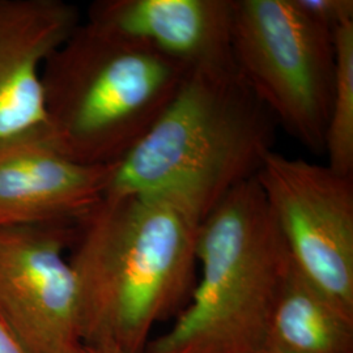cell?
I'll return each mask as SVG.
<instances>
[{
  "mask_svg": "<svg viewBox=\"0 0 353 353\" xmlns=\"http://www.w3.org/2000/svg\"><path fill=\"white\" fill-rule=\"evenodd\" d=\"M76 223L0 229V325L24 353H83L79 292L65 250Z\"/></svg>",
  "mask_w": 353,
  "mask_h": 353,
  "instance_id": "52a82bcc",
  "label": "cell"
},
{
  "mask_svg": "<svg viewBox=\"0 0 353 353\" xmlns=\"http://www.w3.org/2000/svg\"><path fill=\"white\" fill-rule=\"evenodd\" d=\"M261 353H353V313L316 288L292 262Z\"/></svg>",
  "mask_w": 353,
  "mask_h": 353,
  "instance_id": "8fae6325",
  "label": "cell"
},
{
  "mask_svg": "<svg viewBox=\"0 0 353 353\" xmlns=\"http://www.w3.org/2000/svg\"><path fill=\"white\" fill-rule=\"evenodd\" d=\"M335 84L325 153L332 170L353 176V21L334 32Z\"/></svg>",
  "mask_w": 353,
  "mask_h": 353,
  "instance_id": "7c38bea8",
  "label": "cell"
},
{
  "mask_svg": "<svg viewBox=\"0 0 353 353\" xmlns=\"http://www.w3.org/2000/svg\"><path fill=\"white\" fill-rule=\"evenodd\" d=\"M79 24L62 0H0V144L45 134L42 68Z\"/></svg>",
  "mask_w": 353,
  "mask_h": 353,
  "instance_id": "9c48e42d",
  "label": "cell"
},
{
  "mask_svg": "<svg viewBox=\"0 0 353 353\" xmlns=\"http://www.w3.org/2000/svg\"><path fill=\"white\" fill-rule=\"evenodd\" d=\"M83 353H122L115 352V351H106V350H97V348H89V347H84Z\"/></svg>",
  "mask_w": 353,
  "mask_h": 353,
  "instance_id": "9a60e30c",
  "label": "cell"
},
{
  "mask_svg": "<svg viewBox=\"0 0 353 353\" xmlns=\"http://www.w3.org/2000/svg\"><path fill=\"white\" fill-rule=\"evenodd\" d=\"M214 204L195 185L106 194L75 224L68 261L84 347L144 353L191 296L196 241Z\"/></svg>",
  "mask_w": 353,
  "mask_h": 353,
  "instance_id": "6da1fadb",
  "label": "cell"
},
{
  "mask_svg": "<svg viewBox=\"0 0 353 353\" xmlns=\"http://www.w3.org/2000/svg\"><path fill=\"white\" fill-rule=\"evenodd\" d=\"M290 3L307 20L331 33L353 21L352 0H290Z\"/></svg>",
  "mask_w": 353,
  "mask_h": 353,
  "instance_id": "4fadbf2b",
  "label": "cell"
},
{
  "mask_svg": "<svg viewBox=\"0 0 353 353\" xmlns=\"http://www.w3.org/2000/svg\"><path fill=\"white\" fill-rule=\"evenodd\" d=\"M114 165H84L45 134L0 144V229L76 223L106 194Z\"/></svg>",
  "mask_w": 353,
  "mask_h": 353,
  "instance_id": "ba28073f",
  "label": "cell"
},
{
  "mask_svg": "<svg viewBox=\"0 0 353 353\" xmlns=\"http://www.w3.org/2000/svg\"><path fill=\"white\" fill-rule=\"evenodd\" d=\"M255 178L293 265L353 313V176L271 151Z\"/></svg>",
  "mask_w": 353,
  "mask_h": 353,
  "instance_id": "8992f818",
  "label": "cell"
},
{
  "mask_svg": "<svg viewBox=\"0 0 353 353\" xmlns=\"http://www.w3.org/2000/svg\"><path fill=\"white\" fill-rule=\"evenodd\" d=\"M189 64L89 21L42 68L45 138L84 165L121 161L173 101Z\"/></svg>",
  "mask_w": 353,
  "mask_h": 353,
  "instance_id": "7a4b0ae2",
  "label": "cell"
},
{
  "mask_svg": "<svg viewBox=\"0 0 353 353\" xmlns=\"http://www.w3.org/2000/svg\"><path fill=\"white\" fill-rule=\"evenodd\" d=\"M233 0H100L89 23L194 67L234 65Z\"/></svg>",
  "mask_w": 353,
  "mask_h": 353,
  "instance_id": "30bf717a",
  "label": "cell"
},
{
  "mask_svg": "<svg viewBox=\"0 0 353 353\" xmlns=\"http://www.w3.org/2000/svg\"><path fill=\"white\" fill-rule=\"evenodd\" d=\"M202 267L191 301L144 353H261L290 252L255 176L229 190L204 217Z\"/></svg>",
  "mask_w": 353,
  "mask_h": 353,
  "instance_id": "3957f363",
  "label": "cell"
},
{
  "mask_svg": "<svg viewBox=\"0 0 353 353\" xmlns=\"http://www.w3.org/2000/svg\"><path fill=\"white\" fill-rule=\"evenodd\" d=\"M0 353H24L10 332L0 325Z\"/></svg>",
  "mask_w": 353,
  "mask_h": 353,
  "instance_id": "5bb4252c",
  "label": "cell"
},
{
  "mask_svg": "<svg viewBox=\"0 0 353 353\" xmlns=\"http://www.w3.org/2000/svg\"><path fill=\"white\" fill-rule=\"evenodd\" d=\"M274 138L272 115L236 65L194 67L148 134L115 164L106 194L191 183L216 205L255 176Z\"/></svg>",
  "mask_w": 353,
  "mask_h": 353,
  "instance_id": "277c9868",
  "label": "cell"
},
{
  "mask_svg": "<svg viewBox=\"0 0 353 353\" xmlns=\"http://www.w3.org/2000/svg\"><path fill=\"white\" fill-rule=\"evenodd\" d=\"M232 54L275 123L305 148L323 153L335 84L334 33L290 0H233Z\"/></svg>",
  "mask_w": 353,
  "mask_h": 353,
  "instance_id": "5b68a950",
  "label": "cell"
}]
</instances>
